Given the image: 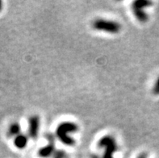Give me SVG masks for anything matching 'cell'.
Masks as SVG:
<instances>
[{
  "label": "cell",
  "mask_w": 159,
  "mask_h": 158,
  "mask_svg": "<svg viewBox=\"0 0 159 158\" xmlns=\"http://www.w3.org/2000/svg\"><path fill=\"white\" fill-rule=\"evenodd\" d=\"M79 129V126L74 122H63L57 128L56 137L61 142L67 146L75 145V139L69 136L68 134L76 132Z\"/></svg>",
  "instance_id": "obj_1"
},
{
  "label": "cell",
  "mask_w": 159,
  "mask_h": 158,
  "mask_svg": "<svg viewBox=\"0 0 159 158\" xmlns=\"http://www.w3.org/2000/svg\"><path fill=\"white\" fill-rule=\"evenodd\" d=\"M93 29L99 32H106L111 34H117L120 32V24L113 20H105V19H98L95 20L92 24Z\"/></svg>",
  "instance_id": "obj_2"
},
{
  "label": "cell",
  "mask_w": 159,
  "mask_h": 158,
  "mask_svg": "<svg viewBox=\"0 0 159 158\" xmlns=\"http://www.w3.org/2000/svg\"><path fill=\"white\" fill-rule=\"evenodd\" d=\"M99 148H104V153L101 158H113V153L116 152L117 144L115 138L111 136H105L98 143Z\"/></svg>",
  "instance_id": "obj_3"
},
{
  "label": "cell",
  "mask_w": 159,
  "mask_h": 158,
  "mask_svg": "<svg viewBox=\"0 0 159 158\" xmlns=\"http://www.w3.org/2000/svg\"><path fill=\"white\" fill-rule=\"evenodd\" d=\"M152 4L149 1H145V0H137L133 2L132 4V9H133V15L135 16L137 20L141 23L147 22L149 20V16L147 13H145L144 11V8L148 7Z\"/></svg>",
  "instance_id": "obj_4"
},
{
  "label": "cell",
  "mask_w": 159,
  "mask_h": 158,
  "mask_svg": "<svg viewBox=\"0 0 159 158\" xmlns=\"http://www.w3.org/2000/svg\"><path fill=\"white\" fill-rule=\"evenodd\" d=\"M40 130V118L38 115L31 116L28 121V136L33 140L38 137Z\"/></svg>",
  "instance_id": "obj_5"
},
{
  "label": "cell",
  "mask_w": 159,
  "mask_h": 158,
  "mask_svg": "<svg viewBox=\"0 0 159 158\" xmlns=\"http://www.w3.org/2000/svg\"><path fill=\"white\" fill-rule=\"evenodd\" d=\"M54 143H49L48 145L43 147L39 150V156L42 158H48L53 156L55 152Z\"/></svg>",
  "instance_id": "obj_6"
},
{
  "label": "cell",
  "mask_w": 159,
  "mask_h": 158,
  "mask_svg": "<svg viewBox=\"0 0 159 158\" xmlns=\"http://www.w3.org/2000/svg\"><path fill=\"white\" fill-rule=\"evenodd\" d=\"M28 143V137L24 134H19L18 136H16L14 140L15 146L19 149H23L26 148Z\"/></svg>",
  "instance_id": "obj_7"
},
{
  "label": "cell",
  "mask_w": 159,
  "mask_h": 158,
  "mask_svg": "<svg viewBox=\"0 0 159 158\" xmlns=\"http://www.w3.org/2000/svg\"><path fill=\"white\" fill-rule=\"evenodd\" d=\"M21 132V127L18 123H14L9 128V135L11 136H16L20 134Z\"/></svg>",
  "instance_id": "obj_8"
},
{
  "label": "cell",
  "mask_w": 159,
  "mask_h": 158,
  "mask_svg": "<svg viewBox=\"0 0 159 158\" xmlns=\"http://www.w3.org/2000/svg\"><path fill=\"white\" fill-rule=\"evenodd\" d=\"M53 156H54V158H68L67 157L66 153L64 151H61V150L55 151Z\"/></svg>",
  "instance_id": "obj_9"
},
{
  "label": "cell",
  "mask_w": 159,
  "mask_h": 158,
  "mask_svg": "<svg viewBox=\"0 0 159 158\" xmlns=\"http://www.w3.org/2000/svg\"><path fill=\"white\" fill-rule=\"evenodd\" d=\"M153 94H156V95H158L159 94V77L157 78L155 84H154V86H153Z\"/></svg>",
  "instance_id": "obj_10"
},
{
  "label": "cell",
  "mask_w": 159,
  "mask_h": 158,
  "mask_svg": "<svg viewBox=\"0 0 159 158\" xmlns=\"http://www.w3.org/2000/svg\"><path fill=\"white\" fill-rule=\"evenodd\" d=\"M137 158H147V155L145 153H141Z\"/></svg>",
  "instance_id": "obj_11"
},
{
  "label": "cell",
  "mask_w": 159,
  "mask_h": 158,
  "mask_svg": "<svg viewBox=\"0 0 159 158\" xmlns=\"http://www.w3.org/2000/svg\"><path fill=\"white\" fill-rule=\"evenodd\" d=\"M91 158H101V157H99V155L95 154V155H93V156H91Z\"/></svg>",
  "instance_id": "obj_12"
},
{
  "label": "cell",
  "mask_w": 159,
  "mask_h": 158,
  "mask_svg": "<svg viewBox=\"0 0 159 158\" xmlns=\"http://www.w3.org/2000/svg\"><path fill=\"white\" fill-rule=\"evenodd\" d=\"M2 2L0 1V11H1V10H2Z\"/></svg>",
  "instance_id": "obj_13"
}]
</instances>
